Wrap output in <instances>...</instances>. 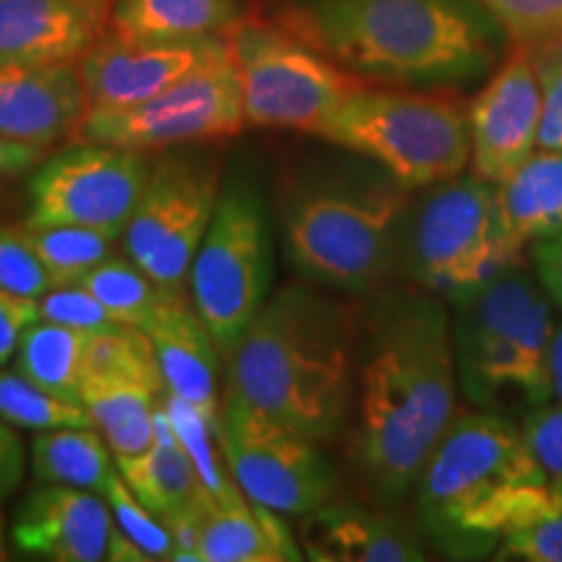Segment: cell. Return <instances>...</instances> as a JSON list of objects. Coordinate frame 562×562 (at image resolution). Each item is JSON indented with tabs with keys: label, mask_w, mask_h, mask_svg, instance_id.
Segmentation results:
<instances>
[{
	"label": "cell",
	"mask_w": 562,
	"mask_h": 562,
	"mask_svg": "<svg viewBox=\"0 0 562 562\" xmlns=\"http://www.w3.org/2000/svg\"><path fill=\"white\" fill-rule=\"evenodd\" d=\"M459 389L482 412L516 419L552 402V339L558 321L542 284L521 266L453 302Z\"/></svg>",
	"instance_id": "8992f818"
},
{
	"label": "cell",
	"mask_w": 562,
	"mask_h": 562,
	"mask_svg": "<svg viewBox=\"0 0 562 562\" xmlns=\"http://www.w3.org/2000/svg\"><path fill=\"white\" fill-rule=\"evenodd\" d=\"M24 446H21L19 435L13 432L11 422L0 417V503L9 501L19 490L21 480H24Z\"/></svg>",
	"instance_id": "b9f144b4"
},
{
	"label": "cell",
	"mask_w": 562,
	"mask_h": 562,
	"mask_svg": "<svg viewBox=\"0 0 562 562\" xmlns=\"http://www.w3.org/2000/svg\"><path fill=\"white\" fill-rule=\"evenodd\" d=\"M240 21L237 0H115L110 26L131 40H193Z\"/></svg>",
	"instance_id": "484cf974"
},
{
	"label": "cell",
	"mask_w": 562,
	"mask_h": 562,
	"mask_svg": "<svg viewBox=\"0 0 562 562\" xmlns=\"http://www.w3.org/2000/svg\"><path fill=\"white\" fill-rule=\"evenodd\" d=\"M524 446L547 487L562 495V406L547 402L521 417Z\"/></svg>",
	"instance_id": "d590c367"
},
{
	"label": "cell",
	"mask_w": 562,
	"mask_h": 562,
	"mask_svg": "<svg viewBox=\"0 0 562 562\" xmlns=\"http://www.w3.org/2000/svg\"><path fill=\"white\" fill-rule=\"evenodd\" d=\"M245 125L248 121L243 110L240 79L227 55L159 91L151 100L128 108L89 110L76 140L161 151L172 146L232 138Z\"/></svg>",
	"instance_id": "7c38bea8"
},
{
	"label": "cell",
	"mask_w": 562,
	"mask_h": 562,
	"mask_svg": "<svg viewBox=\"0 0 562 562\" xmlns=\"http://www.w3.org/2000/svg\"><path fill=\"white\" fill-rule=\"evenodd\" d=\"M9 558H11V547H9V537H5L3 510H0V562H5Z\"/></svg>",
	"instance_id": "f6af8a7d"
},
{
	"label": "cell",
	"mask_w": 562,
	"mask_h": 562,
	"mask_svg": "<svg viewBox=\"0 0 562 562\" xmlns=\"http://www.w3.org/2000/svg\"><path fill=\"white\" fill-rule=\"evenodd\" d=\"M115 521L104 495L42 482L21 501L11 539L26 558L50 562L108 560Z\"/></svg>",
	"instance_id": "e0dca14e"
},
{
	"label": "cell",
	"mask_w": 562,
	"mask_h": 562,
	"mask_svg": "<svg viewBox=\"0 0 562 562\" xmlns=\"http://www.w3.org/2000/svg\"><path fill=\"white\" fill-rule=\"evenodd\" d=\"M40 321V302L0 286V364L19 351L21 336Z\"/></svg>",
	"instance_id": "ab89813d"
},
{
	"label": "cell",
	"mask_w": 562,
	"mask_h": 562,
	"mask_svg": "<svg viewBox=\"0 0 562 562\" xmlns=\"http://www.w3.org/2000/svg\"><path fill=\"white\" fill-rule=\"evenodd\" d=\"M286 24L349 74L409 87L480 79L505 42L476 0H297Z\"/></svg>",
	"instance_id": "3957f363"
},
{
	"label": "cell",
	"mask_w": 562,
	"mask_h": 562,
	"mask_svg": "<svg viewBox=\"0 0 562 562\" xmlns=\"http://www.w3.org/2000/svg\"><path fill=\"white\" fill-rule=\"evenodd\" d=\"M521 250L505 227L495 182L459 175L412 201L398 269L414 286L453 305L521 266Z\"/></svg>",
	"instance_id": "52a82bcc"
},
{
	"label": "cell",
	"mask_w": 562,
	"mask_h": 562,
	"mask_svg": "<svg viewBox=\"0 0 562 562\" xmlns=\"http://www.w3.org/2000/svg\"><path fill=\"white\" fill-rule=\"evenodd\" d=\"M0 417L21 430H63V427H94L81 402L60 398L32 383L21 372H0Z\"/></svg>",
	"instance_id": "1f68e13d"
},
{
	"label": "cell",
	"mask_w": 562,
	"mask_h": 562,
	"mask_svg": "<svg viewBox=\"0 0 562 562\" xmlns=\"http://www.w3.org/2000/svg\"><path fill=\"white\" fill-rule=\"evenodd\" d=\"M165 385L136 375H94L81 381V404L108 446L121 456H138L154 442V414Z\"/></svg>",
	"instance_id": "cb8c5ba5"
},
{
	"label": "cell",
	"mask_w": 562,
	"mask_h": 562,
	"mask_svg": "<svg viewBox=\"0 0 562 562\" xmlns=\"http://www.w3.org/2000/svg\"><path fill=\"white\" fill-rule=\"evenodd\" d=\"M26 243L37 252L53 286L79 284L91 269L112 256V245L121 237L104 229L79 224H53V227H21Z\"/></svg>",
	"instance_id": "f1b7e54d"
},
{
	"label": "cell",
	"mask_w": 562,
	"mask_h": 562,
	"mask_svg": "<svg viewBox=\"0 0 562 562\" xmlns=\"http://www.w3.org/2000/svg\"><path fill=\"white\" fill-rule=\"evenodd\" d=\"M117 472L123 474L128 487L136 492L138 501L154 516H159L161 521L175 516V513L193 508L195 503H201L209 495L203 490L191 456H188L180 438L175 435L165 402L157 406V414H154L151 446L138 456H121L117 459Z\"/></svg>",
	"instance_id": "603a6c76"
},
{
	"label": "cell",
	"mask_w": 562,
	"mask_h": 562,
	"mask_svg": "<svg viewBox=\"0 0 562 562\" xmlns=\"http://www.w3.org/2000/svg\"><path fill=\"white\" fill-rule=\"evenodd\" d=\"M542 83L539 149H562V37L526 45Z\"/></svg>",
	"instance_id": "74e56055"
},
{
	"label": "cell",
	"mask_w": 562,
	"mask_h": 562,
	"mask_svg": "<svg viewBox=\"0 0 562 562\" xmlns=\"http://www.w3.org/2000/svg\"><path fill=\"white\" fill-rule=\"evenodd\" d=\"M451 313L438 294L378 290L360 311L355 463L383 505L402 503L456 419Z\"/></svg>",
	"instance_id": "6da1fadb"
},
{
	"label": "cell",
	"mask_w": 562,
	"mask_h": 562,
	"mask_svg": "<svg viewBox=\"0 0 562 562\" xmlns=\"http://www.w3.org/2000/svg\"><path fill=\"white\" fill-rule=\"evenodd\" d=\"M224 34L193 40H131L112 32L79 60L89 110L128 108L227 58Z\"/></svg>",
	"instance_id": "9a60e30c"
},
{
	"label": "cell",
	"mask_w": 562,
	"mask_h": 562,
	"mask_svg": "<svg viewBox=\"0 0 562 562\" xmlns=\"http://www.w3.org/2000/svg\"><path fill=\"white\" fill-rule=\"evenodd\" d=\"M87 112L79 60L0 66V136L53 149L79 136Z\"/></svg>",
	"instance_id": "ac0fdd59"
},
{
	"label": "cell",
	"mask_w": 562,
	"mask_h": 562,
	"mask_svg": "<svg viewBox=\"0 0 562 562\" xmlns=\"http://www.w3.org/2000/svg\"><path fill=\"white\" fill-rule=\"evenodd\" d=\"M550 375H552V402L562 406V323H558V328H554Z\"/></svg>",
	"instance_id": "ee69618b"
},
{
	"label": "cell",
	"mask_w": 562,
	"mask_h": 562,
	"mask_svg": "<svg viewBox=\"0 0 562 562\" xmlns=\"http://www.w3.org/2000/svg\"><path fill=\"white\" fill-rule=\"evenodd\" d=\"M222 186V154L203 144L161 149L151 161L123 245L167 297L186 300L193 258L214 220Z\"/></svg>",
	"instance_id": "8fae6325"
},
{
	"label": "cell",
	"mask_w": 562,
	"mask_h": 562,
	"mask_svg": "<svg viewBox=\"0 0 562 562\" xmlns=\"http://www.w3.org/2000/svg\"><path fill=\"white\" fill-rule=\"evenodd\" d=\"M112 448L94 427H63L37 432L32 440V472L40 482L104 492L115 467Z\"/></svg>",
	"instance_id": "4316f807"
},
{
	"label": "cell",
	"mask_w": 562,
	"mask_h": 562,
	"mask_svg": "<svg viewBox=\"0 0 562 562\" xmlns=\"http://www.w3.org/2000/svg\"><path fill=\"white\" fill-rule=\"evenodd\" d=\"M102 495L112 510V521H115L117 529H121L146 558L172 560L175 542L170 529H167L159 516H154V513L138 501V495L128 487V482L123 480L121 472L112 476Z\"/></svg>",
	"instance_id": "d6a6232c"
},
{
	"label": "cell",
	"mask_w": 562,
	"mask_h": 562,
	"mask_svg": "<svg viewBox=\"0 0 562 562\" xmlns=\"http://www.w3.org/2000/svg\"><path fill=\"white\" fill-rule=\"evenodd\" d=\"M497 201L516 243L529 245L562 232V149L533 151L497 182Z\"/></svg>",
	"instance_id": "d4e9b609"
},
{
	"label": "cell",
	"mask_w": 562,
	"mask_h": 562,
	"mask_svg": "<svg viewBox=\"0 0 562 562\" xmlns=\"http://www.w3.org/2000/svg\"><path fill=\"white\" fill-rule=\"evenodd\" d=\"M37 302L40 321L58 323V326L79 328V331H108V328L123 326V323L112 318L108 307L81 284L50 286Z\"/></svg>",
	"instance_id": "8d00e7d4"
},
{
	"label": "cell",
	"mask_w": 562,
	"mask_h": 562,
	"mask_svg": "<svg viewBox=\"0 0 562 562\" xmlns=\"http://www.w3.org/2000/svg\"><path fill=\"white\" fill-rule=\"evenodd\" d=\"M115 0H0V66L76 63L104 37Z\"/></svg>",
	"instance_id": "d6986e66"
},
{
	"label": "cell",
	"mask_w": 562,
	"mask_h": 562,
	"mask_svg": "<svg viewBox=\"0 0 562 562\" xmlns=\"http://www.w3.org/2000/svg\"><path fill=\"white\" fill-rule=\"evenodd\" d=\"M554 497L516 419L456 414L414 484L417 524L446 558L484 560Z\"/></svg>",
	"instance_id": "277c9868"
},
{
	"label": "cell",
	"mask_w": 562,
	"mask_h": 562,
	"mask_svg": "<svg viewBox=\"0 0 562 562\" xmlns=\"http://www.w3.org/2000/svg\"><path fill=\"white\" fill-rule=\"evenodd\" d=\"M315 136L383 167L409 191H425L472 161L467 110L451 97L360 89Z\"/></svg>",
	"instance_id": "ba28073f"
},
{
	"label": "cell",
	"mask_w": 562,
	"mask_h": 562,
	"mask_svg": "<svg viewBox=\"0 0 562 562\" xmlns=\"http://www.w3.org/2000/svg\"><path fill=\"white\" fill-rule=\"evenodd\" d=\"M271 277L273 232L263 188L250 172L232 170L188 277L195 313L227 362L269 300Z\"/></svg>",
	"instance_id": "9c48e42d"
},
{
	"label": "cell",
	"mask_w": 562,
	"mask_h": 562,
	"mask_svg": "<svg viewBox=\"0 0 562 562\" xmlns=\"http://www.w3.org/2000/svg\"><path fill=\"white\" fill-rule=\"evenodd\" d=\"M45 157H50V149L0 136V182L34 172L45 161Z\"/></svg>",
	"instance_id": "7bdbcfd3"
},
{
	"label": "cell",
	"mask_w": 562,
	"mask_h": 562,
	"mask_svg": "<svg viewBox=\"0 0 562 562\" xmlns=\"http://www.w3.org/2000/svg\"><path fill=\"white\" fill-rule=\"evenodd\" d=\"M518 45L562 37V0H476Z\"/></svg>",
	"instance_id": "e575fe53"
},
{
	"label": "cell",
	"mask_w": 562,
	"mask_h": 562,
	"mask_svg": "<svg viewBox=\"0 0 562 562\" xmlns=\"http://www.w3.org/2000/svg\"><path fill=\"white\" fill-rule=\"evenodd\" d=\"M89 331L37 321L21 336L16 370L32 383L70 402H81L83 349Z\"/></svg>",
	"instance_id": "83f0119b"
},
{
	"label": "cell",
	"mask_w": 562,
	"mask_h": 562,
	"mask_svg": "<svg viewBox=\"0 0 562 562\" xmlns=\"http://www.w3.org/2000/svg\"><path fill=\"white\" fill-rule=\"evenodd\" d=\"M300 175L281 195L286 258L323 290L372 294L398 269L409 188L375 161Z\"/></svg>",
	"instance_id": "5b68a950"
},
{
	"label": "cell",
	"mask_w": 562,
	"mask_h": 562,
	"mask_svg": "<svg viewBox=\"0 0 562 562\" xmlns=\"http://www.w3.org/2000/svg\"><path fill=\"white\" fill-rule=\"evenodd\" d=\"M224 40L240 79L248 125L315 136L349 97L364 89L360 76L290 30L240 19L224 32Z\"/></svg>",
	"instance_id": "30bf717a"
},
{
	"label": "cell",
	"mask_w": 562,
	"mask_h": 562,
	"mask_svg": "<svg viewBox=\"0 0 562 562\" xmlns=\"http://www.w3.org/2000/svg\"><path fill=\"white\" fill-rule=\"evenodd\" d=\"M497 560L562 562V495H554L537 516L505 533Z\"/></svg>",
	"instance_id": "836d02e7"
},
{
	"label": "cell",
	"mask_w": 562,
	"mask_h": 562,
	"mask_svg": "<svg viewBox=\"0 0 562 562\" xmlns=\"http://www.w3.org/2000/svg\"><path fill=\"white\" fill-rule=\"evenodd\" d=\"M467 117L474 175L497 186L539 146L542 83L529 47L518 45V50L508 55L469 104Z\"/></svg>",
	"instance_id": "2e32d148"
},
{
	"label": "cell",
	"mask_w": 562,
	"mask_h": 562,
	"mask_svg": "<svg viewBox=\"0 0 562 562\" xmlns=\"http://www.w3.org/2000/svg\"><path fill=\"white\" fill-rule=\"evenodd\" d=\"M300 547L315 562H419V533L357 503H323L300 518Z\"/></svg>",
	"instance_id": "ffe728a7"
},
{
	"label": "cell",
	"mask_w": 562,
	"mask_h": 562,
	"mask_svg": "<svg viewBox=\"0 0 562 562\" xmlns=\"http://www.w3.org/2000/svg\"><path fill=\"white\" fill-rule=\"evenodd\" d=\"M79 284L87 286L117 323L140 328V331L149 326L161 302L175 300L161 294L159 286L131 258L125 261V258L110 256L108 261L91 269Z\"/></svg>",
	"instance_id": "f546056e"
},
{
	"label": "cell",
	"mask_w": 562,
	"mask_h": 562,
	"mask_svg": "<svg viewBox=\"0 0 562 562\" xmlns=\"http://www.w3.org/2000/svg\"><path fill=\"white\" fill-rule=\"evenodd\" d=\"M305 558L284 516L252 503L240 490L211 501L201 524V562H297Z\"/></svg>",
	"instance_id": "7402d4cb"
},
{
	"label": "cell",
	"mask_w": 562,
	"mask_h": 562,
	"mask_svg": "<svg viewBox=\"0 0 562 562\" xmlns=\"http://www.w3.org/2000/svg\"><path fill=\"white\" fill-rule=\"evenodd\" d=\"M360 311L318 284L269 294L229 357V391L318 442L341 435L355 409Z\"/></svg>",
	"instance_id": "7a4b0ae2"
},
{
	"label": "cell",
	"mask_w": 562,
	"mask_h": 562,
	"mask_svg": "<svg viewBox=\"0 0 562 562\" xmlns=\"http://www.w3.org/2000/svg\"><path fill=\"white\" fill-rule=\"evenodd\" d=\"M161 402H165L175 435H178L182 448L191 456L199 480L203 490L211 495V501H227V497L237 495L240 487H237L235 476H232L227 467V456H224L222 446V427L203 417L195 406L182 402L175 393L165 391Z\"/></svg>",
	"instance_id": "4dcf8cb0"
},
{
	"label": "cell",
	"mask_w": 562,
	"mask_h": 562,
	"mask_svg": "<svg viewBox=\"0 0 562 562\" xmlns=\"http://www.w3.org/2000/svg\"><path fill=\"white\" fill-rule=\"evenodd\" d=\"M531 261L544 294L562 311V232L533 240Z\"/></svg>",
	"instance_id": "60d3db41"
},
{
	"label": "cell",
	"mask_w": 562,
	"mask_h": 562,
	"mask_svg": "<svg viewBox=\"0 0 562 562\" xmlns=\"http://www.w3.org/2000/svg\"><path fill=\"white\" fill-rule=\"evenodd\" d=\"M144 331L154 344L167 393H175L222 427V351L195 307L186 300H165Z\"/></svg>",
	"instance_id": "44dd1931"
},
{
	"label": "cell",
	"mask_w": 562,
	"mask_h": 562,
	"mask_svg": "<svg viewBox=\"0 0 562 562\" xmlns=\"http://www.w3.org/2000/svg\"><path fill=\"white\" fill-rule=\"evenodd\" d=\"M222 446L237 487L263 508L302 518L336 492V469L323 442L245 402L227 389L222 404Z\"/></svg>",
	"instance_id": "4fadbf2b"
},
{
	"label": "cell",
	"mask_w": 562,
	"mask_h": 562,
	"mask_svg": "<svg viewBox=\"0 0 562 562\" xmlns=\"http://www.w3.org/2000/svg\"><path fill=\"white\" fill-rule=\"evenodd\" d=\"M0 286L34 300H40L53 286L21 227L0 224Z\"/></svg>",
	"instance_id": "f35d334b"
},
{
	"label": "cell",
	"mask_w": 562,
	"mask_h": 562,
	"mask_svg": "<svg viewBox=\"0 0 562 562\" xmlns=\"http://www.w3.org/2000/svg\"><path fill=\"white\" fill-rule=\"evenodd\" d=\"M149 151L76 140L30 178L24 227L79 224L121 237L151 172Z\"/></svg>",
	"instance_id": "5bb4252c"
}]
</instances>
